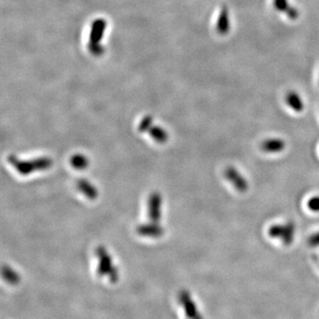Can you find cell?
Wrapping results in <instances>:
<instances>
[{
	"label": "cell",
	"instance_id": "obj_4",
	"mask_svg": "<svg viewBox=\"0 0 319 319\" xmlns=\"http://www.w3.org/2000/svg\"><path fill=\"white\" fill-rule=\"evenodd\" d=\"M105 27H107V22L104 19L95 20L91 25V34H90V43L91 44H99L98 42L103 37Z\"/></svg>",
	"mask_w": 319,
	"mask_h": 319
},
{
	"label": "cell",
	"instance_id": "obj_3",
	"mask_svg": "<svg viewBox=\"0 0 319 319\" xmlns=\"http://www.w3.org/2000/svg\"><path fill=\"white\" fill-rule=\"evenodd\" d=\"M286 145V141L282 138H272L265 139L261 143V148L263 152L268 153H279L283 152Z\"/></svg>",
	"mask_w": 319,
	"mask_h": 319
},
{
	"label": "cell",
	"instance_id": "obj_8",
	"mask_svg": "<svg viewBox=\"0 0 319 319\" xmlns=\"http://www.w3.org/2000/svg\"><path fill=\"white\" fill-rule=\"evenodd\" d=\"M308 243L310 247H319V232H315L308 238Z\"/></svg>",
	"mask_w": 319,
	"mask_h": 319
},
{
	"label": "cell",
	"instance_id": "obj_2",
	"mask_svg": "<svg viewBox=\"0 0 319 319\" xmlns=\"http://www.w3.org/2000/svg\"><path fill=\"white\" fill-rule=\"evenodd\" d=\"M225 177L239 192H246L248 190L247 179L235 167L229 166L226 168Z\"/></svg>",
	"mask_w": 319,
	"mask_h": 319
},
{
	"label": "cell",
	"instance_id": "obj_1",
	"mask_svg": "<svg viewBox=\"0 0 319 319\" xmlns=\"http://www.w3.org/2000/svg\"><path fill=\"white\" fill-rule=\"evenodd\" d=\"M268 234L272 239H279L285 246L293 244L295 237V225L293 222L285 225H273L269 228Z\"/></svg>",
	"mask_w": 319,
	"mask_h": 319
},
{
	"label": "cell",
	"instance_id": "obj_5",
	"mask_svg": "<svg viewBox=\"0 0 319 319\" xmlns=\"http://www.w3.org/2000/svg\"><path fill=\"white\" fill-rule=\"evenodd\" d=\"M287 102L291 109H294V111H296V112H301L304 109L303 103H302L300 96L294 92H291L287 95Z\"/></svg>",
	"mask_w": 319,
	"mask_h": 319
},
{
	"label": "cell",
	"instance_id": "obj_7",
	"mask_svg": "<svg viewBox=\"0 0 319 319\" xmlns=\"http://www.w3.org/2000/svg\"><path fill=\"white\" fill-rule=\"evenodd\" d=\"M89 50L95 55H100L104 52V48L99 44H89Z\"/></svg>",
	"mask_w": 319,
	"mask_h": 319
},
{
	"label": "cell",
	"instance_id": "obj_6",
	"mask_svg": "<svg viewBox=\"0 0 319 319\" xmlns=\"http://www.w3.org/2000/svg\"><path fill=\"white\" fill-rule=\"evenodd\" d=\"M308 207L313 212H319V195L313 196L308 199Z\"/></svg>",
	"mask_w": 319,
	"mask_h": 319
}]
</instances>
